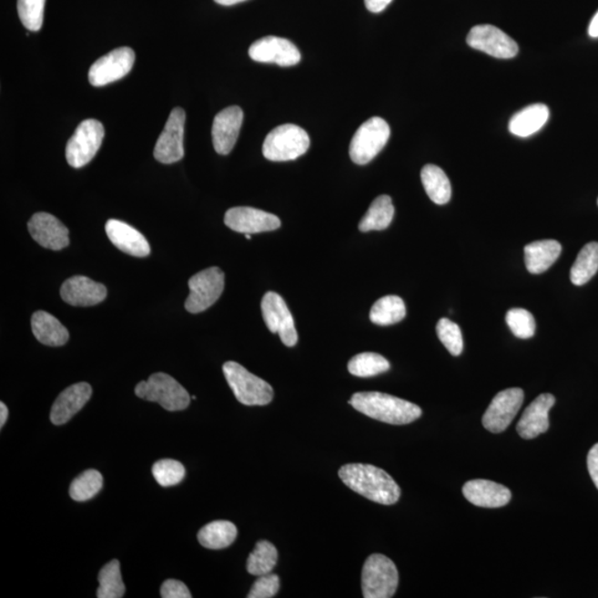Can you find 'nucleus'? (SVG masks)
I'll return each mask as SVG.
<instances>
[{
    "mask_svg": "<svg viewBox=\"0 0 598 598\" xmlns=\"http://www.w3.org/2000/svg\"><path fill=\"white\" fill-rule=\"evenodd\" d=\"M104 137L105 127L100 121L88 119L81 122L66 143V161L76 168L88 165L99 151Z\"/></svg>",
    "mask_w": 598,
    "mask_h": 598,
    "instance_id": "8",
    "label": "nucleus"
},
{
    "mask_svg": "<svg viewBox=\"0 0 598 598\" xmlns=\"http://www.w3.org/2000/svg\"><path fill=\"white\" fill-rule=\"evenodd\" d=\"M99 589L96 597L121 598L126 593V586L122 581L120 562L114 560L102 567L99 576Z\"/></svg>",
    "mask_w": 598,
    "mask_h": 598,
    "instance_id": "33",
    "label": "nucleus"
},
{
    "mask_svg": "<svg viewBox=\"0 0 598 598\" xmlns=\"http://www.w3.org/2000/svg\"><path fill=\"white\" fill-rule=\"evenodd\" d=\"M136 54L129 47L117 48L102 56L91 66L89 81L94 86H104L125 78L135 65Z\"/></svg>",
    "mask_w": 598,
    "mask_h": 598,
    "instance_id": "12",
    "label": "nucleus"
},
{
    "mask_svg": "<svg viewBox=\"0 0 598 598\" xmlns=\"http://www.w3.org/2000/svg\"><path fill=\"white\" fill-rule=\"evenodd\" d=\"M46 0H18L20 20L30 32H39L43 27Z\"/></svg>",
    "mask_w": 598,
    "mask_h": 598,
    "instance_id": "37",
    "label": "nucleus"
},
{
    "mask_svg": "<svg viewBox=\"0 0 598 598\" xmlns=\"http://www.w3.org/2000/svg\"><path fill=\"white\" fill-rule=\"evenodd\" d=\"M598 270V243L586 244L571 269V282L582 286L590 282Z\"/></svg>",
    "mask_w": 598,
    "mask_h": 598,
    "instance_id": "31",
    "label": "nucleus"
},
{
    "mask_svg": "<svg viewBox=\"0 0 598 598\" xmlns=\"http://www.w3.org/2000/svg\"><path fill=\"white\" fill-rule=\"evenodd\" d=\"M278 559L279 553L275 546L269 541H259L248 556V572L255 576L272 573Z\"/></svg>",
    "mask_w": 598,
    "mask_h": 598,
    "instance_id": "32",
    "label": "nucleus"
},
{
    "mask_svg": "<svg viewBox=\"0 0 598 598\" xmlns=\"http://www.w3.org/2000/svg\"><path fill=\"white\" fill-rule=\"evenodd\" d=\"M163 598H191L192 594L184 583L177 580H167L161 586Z\"/></svg>",
    "mask_w": 598,
    "mask_h": 598,
    "instance_id": "41",
    "label": "nucleus"
},
{
    "mask_svg": "<svg viewBox=\"0 0 598 598\" xmlns=\"http://www.w3.org/2000/svg\"><path fill=\"white\" fill-rule=\"evenodd\" d=\"M555 405V397L551 393H543L535 399L531 405L525 409L521 417L516 431L521 438L531 441L539 437L540 434L549 431V413Z\"/></svg>",
    "mask_w": 598,
    "mask_h": 598,
    "instance_id": "20",
    "label": "nucleus"
},
{
    "mask_svg": "<svg viewBox=\"0 0 598 598\" xmlns=\"http://www.w3.org/2000/svg\"><path fill=\"white\" fill-rule=\"evenodd\" d=\"M398 570L390 559L372 554L362 569L361 587L365 598H390L398 589Z\"/></svg>",
    "mask_w": 598,
    "mask_h": 598,
    "instance_id": "6",
    "label": "nucleus"
},
{
    "mask_svg": "<svg viewBox=\"0 0 598 598\" xmlns=\"http://www.w3.org/2000/svg\"><path fill=\"white\" fill-rule=\"evenodd\" d=\"M136 395L145 400L157 402L167 411H181L190 405L191 397L175 378L157 372L147 381L137 383Z\"/></svg>",
    "mask_w": 598,
    "mask_h": 598,
    "instance_id": "4",
    "label": "nucleus"
},
{
    "mask_svg": "<svg viewBox=\"0 0 598 598\" xmlns=\"http://www.w3.org/2000/svg\"><path fill=\"white\" fill-rule=\"evenodd\" d=\"M392 0H365L366 8L370 12L378 14L383 12Z\"/></svg>",
    "mask_w": 598,
    "mask_h": 598,
    "instance_id": "43",
    "label": "nucleus"
},
{
    "mask_svg": "<svg viewBox=\"0 0 598 598\" xmlns=\"http://www.w3.org/2000/svg\"><path fill=\"white\" fill-rule=\"evenodd\" d=\"M262 314L269 331L278 334L285 346L294 347L298 344L299 334L296 330L293 315L285 300L278 293L269 291L264 295Z\"/></svg>",
    "mask_w": 598,
    "mask_h": 598,
    "instance_id": "10",
    "label": "nucleus"
},
{
    "mask_svg": "<svg viewBox=\"0 0 598 598\" xmlns=\"http://www.w3.org/2000/svg\"><path fill=\"white\" fill-rule=\"evenodd\" d=\"M437 335L452 356H460L463 350L462 332L460 327L448 319H441L437 324Z\"/></svg>",
    "mask_w": 598,
    "mask_h": 598,
    "instance_id": "39",
    "label": "nucleus"
},
{
    "mask_svg": "<svg viewBox=\"0 0 598 598\" xmlns=\"http://www.w3.org/2000/svg\"><path fill=\"white\" fill-rule=\"evenodd\" d=\"M340 478L347 487L372 502L392 505L400 499L401 491L395 480L375 465L346 464L340 470Z\"/></svg>",
    "mask_w": 598,
    "mask_h": 598,
    "instance_id": "1",
    "label": "nucleus"
},
{
    "mask_svg": "<svg viewBox=\"0 0 598 598\" xmlns=\"http://www.w3.org/2000/svg\"><path fill=\"white\" fill-rule=\"evenodd\" d=\"M243 110L238 106H228L214 117L212 140L214 149L221 156H228L238 141L243 125Z\"/></svg>",
    "mask_w": 598,
    "mask_h": 598,
    "instance_id": "18",
    "label": "nucleus"
},
{
    "mask_svg": "<svg viewBox=\"0 0 598 598\" xmlns=\"http://www.w3.org/2000/svg\"><path fill=\"white\" fill-rule=\"evenodd\" d=\"M280 587L279 577L276 574L259 576L249 591L248 598H270L278 594Z\"/></svg>",
    "mask_w": 598,
    "mask_h": 598,
    "instance_id": "40",
    "label": "nucleus"
},
{
    "mask_svg": "<svg viewBox=\"0 0 598 598\" xmlns=\"http://www.w3.org/2000/svg\"><path fill=\"white\" fill-rule=\"evenodd\" d=\"M245 238H247L248 241H250V238H252V237H250V234H245Z\"/></svg>",
    "mask_w": 598,
    "mask_h": 598,
    "instance_id": "47",
    "label": "nucleus"
},
{
    "mask_svg": "<svg viewBox=\"0 0 598 598\" xmlns=\"http://www.w3.org/2000/svg\"><path fill=\"white\" fill-rule=\"evenodd\" d=\"M32 329L35 339L46 346H64L69 340V331L47 311H35L32 317Z\"/></svg>",
    "mask_w": 598,
    "mask_h": 598,
    "instance_id": "25",
    "label": "nucleus"
},
{
    "mask_svg": "<svg viewBox=\"0 0 598 598\" xmlns=\"http://www.w3.org/2000/svg\"><path fill=\"white\" fill-rule=\"evenodd\" d=\"M390 137V127L381 117H374L362 124L352 137L350 156L358 166L374 160Z\"/></svg>",
    "mask_w": 598,
    "mask_h": 598,
    "instance_id": "7",
    "label": "nucleus"
},
{
    "mask_svg": "<svg viewBox=\"0 0 598 598\" xmlns=\"http://www.w3.org/2000/svg\"><path fill=\"white\" fill-rule=\"evenodd\" d=\"M225 380L237 397L245 406H266L272 402L274 391L272 386L258 376L252 374L242 365L228 361L223 365Z\"/></svg>",
    "mask_w": 598,
    "mask_h": 598,
    "instance_id": "3",
    "label": "nucleus"
},
{
    "mask_svg": "<svg viewBox=\"0 0 598 598\" xmlns=\"http://www.w3.org/2000/svg\"><path fill=\"white\" fill-rule=\"evenodd\" d=\"M597 203H598V201H597Z\"/></svg>",
    "mask_w": 598,
    "mask_h": 598,
    "instance_id": "48",
    "label": "nucleus"
},
{
    "mask_svg": "<svg viewBox=\"0 0 598 598\" xmlns=\"http://www.w3.org/2000/svg\"><path fill=\"white\" fill-rule=\"evenodd\" d=\"M589 35L592 38H598V12L593 17L589 27Z\"/></svg>",
    "mask_w": 598,
    "mask_h": 598,
    "instance_id": "44",
    "label": "nucleus"
},
{
    "mask_svg": "<svg viewBox=\"0 0 598 598\" xmlns=\"http://www.w3.org/2000/svg\"><path fill=\"white\" fill-rule=\"evenodd\" d=\"M561 252L562 245L555 239L528 244L524 248L526 269L531 274L544 273L560 258Z\"/></svg>",
    "mask_w": 598,
    "mask_h": 598,
    "instance_id": "24",
    "label": "nucleus"
},
{
    "mask_svg": "<svg viewBox=\"0 0 598 598\" xmlns=\"http://www.w3.org/2000/svg\"><path fill=\"white\" fill-rule=\"evenodd\" d=\"M462 492L470 503L480 508H502L512 498V493L504 485L481 479L465 483Z\"/></svg>",
    "mask_w": 598,
    "mask_h": 598,
    "instance_id": "21",
    "label": "nucleus"
},
{
    "mask_svg": "<svg viewBox=\"0 0 598 598\" xmlns=\"http://www.w3.org/2000/svg\"><path fill=\"white\" fill-rule=\"evenodd\" d=\"M8 419V408L4 402H0V428L5 426Z\"/></svg>",
    "mask_w": 598,
    "mask_h": 598,
    "instance_id": "45",
    "label": "nucleus"
},
{
    "mask_svg": "<svg viewBox=\"0 0 598 598\" xmlns=\"http://www.w3.org/2000/svg\"><path fill=\"white\" fill-rule=\"evenodd\" d=\"M406 305L398 296L390 295L378 299L370 310V320L378 326H390L405 319Z\"/></svg>",
    "mask_w": 598,
    "mask_h": 598,
    "instance_id": "30",
    "label": "nucleus"
},
{
    "mask_svg": "<svg viewBox=\"0 0 598 598\" xmlns=\"http://www.w3.org/2000/svg\"><path fill=\"white\" fill-rule=\"evenodd\" d=\"M248 55L258 63L276 64L282 66L298 65L301 58L299 48L293 43L275 35L258 39L250 46Z\"/></svg>",
    "mask_w": 598,
    "mask_h": 598,
    "instance_id": "16",
    "label": "nucleus"
},
{
    "mask_svg": "<svg viewBox=\"0 0 598 598\" xmlns=\"http://www.w3.org/2000/svg\"><path fill=\"white\" fill-rule=\"evenodd\" d=\"M550 110L548 106L535 104L518 112L510 120L509 130L520 137L533 136L548 122Z\"/></svg>",
    "mask_w": 598,
    "mask_h": 598,
    "instance_id": "26",
    "label": "nucleus"
},
{
    "mask_svg": "<svg viewBox=\"0 0 598 598\" xmlns=\"http://www.w3.org/2000/svg\"><path fill=\"white\" fill-rule=\"evenodd\" d=\"M184 124L186 112L182 108L173 109L155 147V157L163 165H172L182 160Z\"/></svg>",
    "mask_w": 598,
    "mask_h": 598,
    "instance_id": "14",
    "label": "nucleus"
},
{
    "mask_svg": "<svg viewBox=\"0 0 598 598\" xmlns=\"http://www.w3.org/2000/svg\"><path fill=\"white\" fill-rule=\"evenodd\" d=\"M106 233L117 248L131 257L147 258L151 253L147 238L137 229L119 219H109L106 224Z\"/></svg>",
    "mask_w": 598,
    "mask_h": 598,
    "instance_id": "22",
    "label": "nucleus"
},
{
    "mask_svg": "<svg viewBox=\"0 0 598 598\" xmlns=\"http://www.w3.org/2000/svg\"><path fill=\"white\" fill-rule=\"evenodd\" d=\"M310 146L308 132L295 125L275 127L263 143V156L269 161H293L305 155Z\"/></svg>",
    "mask_w": 598,
    "mask_h": 598,
    "instance_id": "5",
    "label": "nucleus"
},
{
    "mask_svg": "<svg viewBox=\"0 0 598 598\" xmlns=\"http://www.w3.org/2000/svg\"><path fill=\"white\" fill-rule=\"evenodd\" d=\"M523 400L524 392L521 388H509L499 392L484 413L483 427L492 433L507 431L522 407Z\"/></svg>",
    "mask_w": 598,
    "mask_h": 598,
    "instance_id": "11",
    "label": "nucleus"
},
{
    "mask_svg": "<svg viewBox=\"0 0 598 598\" xmlns=\"http://www.w3.org/2000/svg\"><path fill=\"white\" fill-rule=\"evenodd\" d=\"M238 536V529L229 521H214L199 530V544L209 550H222L233 544Z\"/></svg>",
    "mask_w": 598,
    "mask_h": 598,
    "instance_id": "27",
    "label": "nucleus"
},
{
    "mask_svg": "<svg viewBox=\"0 0 598 598\" xmlns=\"http://www.w3.org/2000/svg\"><path fill=\"white\" fill-rule=\"evenodd\" d=\"M395 216L392 199L390 196L378 197L368 208L365 217L360 223L361 232L382 231L390 228Z\"/></svg>",
    "mask_w": 598,
    "mask_h": 598,
    "instance_id": "29",
    "label": "nucleus"
},
{
    "mask_svg": "<svg viewBox=\"0 0 598 598\" xmlns=\"http://www.w3.org/2000/svg\"><path fill=\"white\" fill-rule=\"evenodd\" d=\"M214 2L222 5V6H233V5L247 2V0H214Z\"/></svg>",
    "mask_w": 598,
    "mask_h": 598,
    "instance_id": "46",
    "label": "nucleus"
},
{
    "mask_svg": "<svg viewBox=\"0 0 598 598\" xmlns=\"http://www.w3.org/2000/svg\"><path fill=\"white\" fill-rule=\"evenodd\" d=\"M225 275L218 268H209L192 276L188 280L190 295L186 300L188 313L198 314L211 308L221 298Z\"/></svg>",
    "mask_w": 598,
    "mask_h": 598,
    "instance_id": "9",
    "label": "nucleus"
},
{
    "mask_svg": "<svg viewBox=\"0 0 598 598\" xmlns=\"http://www.w3.org/2000/svg\"><path fill=\"white\" fill-rule=\"evenodd\" d=\"M224 223L233 231L243 234L275 231L282 225L280 219L274 214L248 207L229 208L225 213Z\"/></svg>",
    "mask_w": 598,
    "mask_h": 598,
    "instance_id": "15",
    "label": "nucleus"
},
{
    "mask_svg": "<svg viewBox=\"0 0 598 598\" xmlns=\"http://www.w3.org/2000/svg\"><path fill=\"white\" fill-rule=\"evenodd\" d=\"M421 181L428 197L431 198L433 203L438 204V206L447 204L450 198H451V183H450L442 168L434 165L423 167L421 170Z\"/></svg>",
    "mask_w": 598,
    "mask_h": 598,
    "instance_id": "28",
    "label": "nucleus"
},
{
    "mask_svg": "<svg viewBox=\"0 0 598 598\" xmlns=\"http://www.w3.org/2000/svg\"><path fill=\"white\" fill-rule=\"evenodd\" d=\"M28 231L45 248L60 250L69 245V229L49 213H35L28 222Z\"/></svg>",
    "mask_w": 598,
    "mask_h": 598,
    "instance_id": "17",
    "label": "nucleus"
},
{
    "mask_svg": "<svg viewBox=\"0 0 598 598\" xmlns=\"http://www.w3.org/2000/svg\"><path fill=\"white\" fill-rule=\"evenodd\" d=\"M92 395L89 383L79 382L66 388L60 393L51 408L50 421L56 426H61L83 409Z\"/></svg>",
    "mask_w": 598,
    "mask_h": 598,
    "instance_id": "23",
    "label": "nucleus"
},
{
    "mask_svg": "<svg viewBox=\"0 0 598 598\" xmlns=\"http://www.w3.org/2000/svg\"><path fill=\"white\" fill-rule=\"evenodd\" d=\"M390 370V361L375 352H362L351 358L349 362L350 374L360 378L374 377Z\"/></svg>",
    "mask_w": 598,
    "mask_h": 598,
    "instance_id": "34",
    "label": "nucleus"
},
{
    "mask_svg": "<svg viewBox=\"0 0 598 598\" xmlns=\"http://www.w3.org/2000/svg\"><path fill=\"white\" fill-rule=\"evenodd\" d=\"M511 331L521 340H529L535 334V319L530 311L523 309H510L505 315Z\"/></svg>",
    "mask_w": 598,
    "mask_h": 598,
    "instance_id": "38",
    "label": "nucleus"
},
{
    "mask_svg": "<svg viewBox=\"0 0 598 598\" xmlns=\"http://www.w3.org/2000/svg\"><path fill=\"white\" fill-rule=\"evenodd\" d=\"M152 474L161 487H173L183 481L186 468L177 460L163 459L153 464Z\"/></svg>",
    "mask_w": 598,
    "mask_h": 598,
    "instance_id": "36",
    "label": "nucleus"
},
{
    "mask_svg": "<svg viewBox=\"0 0 598 598\" xmlns=\"http://www.w3.org/2000/svg\"><path fill=\"white\" fill-rule=\"evenodd\" d=\"M104 485V478L96 470H86L76 477L70 485L69 494L71 499L85 502L100 492Z\"/></svg>",
    "mask_w": 598,
    "mask_h": 598,
    "instance_id": "35",
    "label": "nucleus"
},
{
    "mask_svg": "<svg viewBox=\"0 0 598 598\" xmlns=\"http://www.w3.org/2000/svg\"><path fill=\"white\" fill-rule=\"evenodd\" d=\"M350 403L365 416L395 426L411 423L422 415L415 403L377 391L357 392Z\"/></svg>",
    "mask_w": 598,
    "mask_h": 598,
    "instance_id": "2",
    "label": "nucleus"
},
{
    "mask_svg": "<svg viewBox=\"0 0 598 598\" xmlns=\"http://www.w3.org/2000/svg\"><path fill=\"white\" fill-rule=\"evenodd\" d=\"M587 468L593 482L598 489V443L590 450L589 456H587Z\"/></svg>",
    "mask_w": 598,
    "mask_h": 598,
    "instance_id": "42",
    "label": "nucleus"
},
{
    "mask_svg": "<svg viewBox=\"0 0 598 598\" xmlns=\"http://www.w3.org/2000/svg\"><path fill=\"white\" fill-rule=\"evenodd\" d=\"M108 294L106 286L86 276H74L61 286L60 296L66 304L76 308H89L104 301Z\"/></svg>",
    "mask_w": 598,
    "mask_h": 598,
    "instance_id": "19",
    "label": "nucleus"
},
{
    "mask_svg": "<svg viewBox=\"0 0 598 598\" xmlns=\"http://www.w3.org/2000/svg\"><path fill=\"white\" fill-rule=\"evenodd\" d=\"M470 47L499 59L514 58L519 46L502 30L491 25H475L467 37Z\"/></svg>",
    "mask_w": 598,
    "mask_h": 598,
    "instance_id": "13",
    "label": "nucleus"
}]
</instances>
